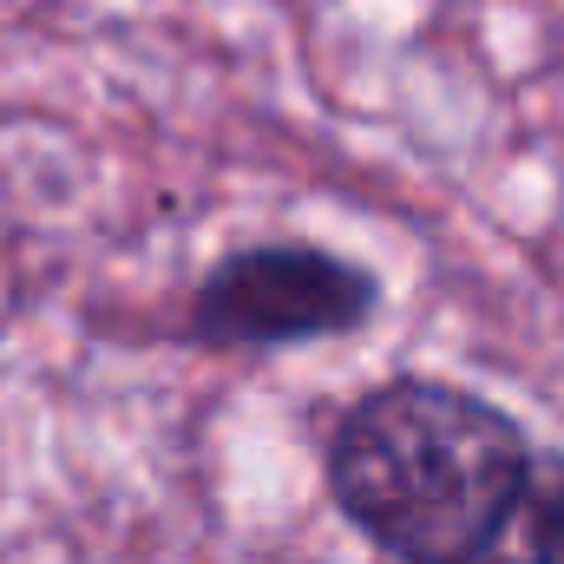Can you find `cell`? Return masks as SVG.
Here are the masks:
<instances>
[{
	"instance_id": "obj_1",
	"label": "cell",
	"mask_w": 564,
	"mask_h": 564,
	"mask_svg": "<svg viewBox=\"0 0 564 564\" xmlns=\"http://www.w3.org/2000/svg\"><path fill=\"white\" fill-rule=\"evenodd\" d=\"M328 486L401 564H564V453H539L492 401L446 381L355 401Z\"/></svg>"
},
{
	"instance_id": "obj_2",
	"label": "cell",
	"mask_w": 564,
	"mask_h": 564,
	"mask_svg": "<svg viewBox=\"0 0 564 564\" xmlns=\"http://www.w3.org/2000/svg\"><path fill=\"white\" fill-rule=\"evenodd\" d=\"M368 315H375L368 270L308 243H257L204 276L191 302V335L210 348H289L348 335Z\"/></svg>"
}]
</instances>
